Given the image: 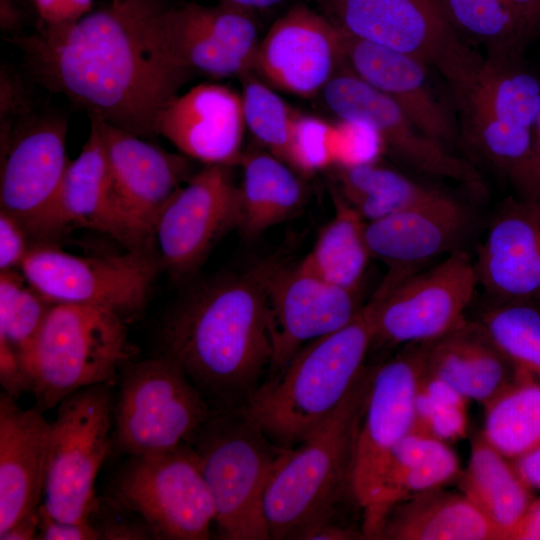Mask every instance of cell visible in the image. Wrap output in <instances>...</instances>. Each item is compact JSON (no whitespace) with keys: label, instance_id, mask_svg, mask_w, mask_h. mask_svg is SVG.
<instances>
[{"label":"cell","instance_id":"obj_1","mask_svg":"<svg viewBox=\"0 0 540 540\" xmlns=\"http://www.w3.org/2000/svg\"><path fill=\"white\" fill-rule=\"evenodd\" d=\"M160 0H113L75 22L15 38L32 76L97 117L142 138L191 76L165 62L148 27Z\"/></svg>","mask_w":540,"mask_h":540},{"label":"cell","instance_id":"obj_2","mask_svg":"<svg viewBox=\"0 0 540 540\" xmlns=\"http://www.w3.org/2000/svg\"><path fill=\"white\" fill-rule=\"evenodd\" d=\"M174 361L214 411L245 407L269 371L272 318L257 267L217 278L178 303L160 327Z\"/></svg>","mask_w":540,"mask_h":540},{"label":"cell","instance_id":"obj_3","mask_svg":"<svg viewBox=\"0 0 540 540\" xmlns=\"http://www.w3.org/2000/svg\"><path fill=\"white\" fill-rule=\"evenodd\" d=\"M372 377L373 365H365L330 415L278 456L264 494L271 539H310L320 527L336 523L332 519L347 497L356 501V448Z\"/></svg>","mask_w":540,"mask_h":540},{"label":"cell","instance_id":"obj_4","mask_svg":"<svg viewBox=\"0 0 540 540\" xmlns=\"http://www.w3.org/2000/svg\"><path fill=\"white\" fill-rule=\"evenodd\" d=\"M374 341L369 302L343 328L302 346L262 381L245 408L279 448L304 441L338 406Z\"/></svg>","mask_w":540,"mask_h":540},{"label":"cell","instance_id":"obj_5","mask_svg":"<svg viewBox=\"0 0 540 540\" xmlns=\"http://www.w3.org/2000/svg\"><path fill=\"white\" fill-rule=\"evenodd\" d=\"M134 353L118 313L53 304L23 361L35 406L45 412L75 391L113 382Z\"/></svg>","mask_w":540,"mask_h":540},{"label":"cell","instance_id":"obj_6","mask_svg":"<svg viewBox=\"0 0 540 540\" xmlns=\"http://www.w3.org/2000/svg\"><path fill=\"white\" fill-rule=\"evenodd\" d=\"M190 445L213 499L219 538L271 539L264 494L284 449L267 437L245 407L214 411Z\"/></svg>","mask_w":540,"mask_h":540},{"label":"cell","instance_id":"obj_7","mask_svg":"<svg viewBox=\"0 0 540 540\" xmlns=\"http://www.w3.org/2000/svg\"><path fill=\"white\" fill-rule=\"evenodd\" d=\"M327 17L352 37L434 68L460 109L484 58L456 30L442 0H320Z\"/></svg>","mask_w":540,"mask_h":540},{"label":"cell","instance_id":"obj_8","mask_svg":"<svg viewBox=\"0 0 540 540\" xmlns=\"http://www.w3.org/2000/svg\"><path fill=\"white\" fill-rule=\"evenodd\" d=\"M112 448L121 454L160 452L192 444L214 413L181 368L159 354L119 371Z\"/></svg>","mask_w":540,"mask_h":540},{"label":"cell","instance_id":"obj_9","mask_svg":"<svg viewBox=\"0 0 540 540\" xmlns=\"http://www.w3.org/2000/svg\"><path fill=\"white\" fill-rule=\"evenodd\" d=\"M112 382L82 388L65 397L50 422L44 502L54 518L88 521L97 473L112 448Z\"/></svg>","mask_w":540,"mask_h":540},{"label":"cell","instance_id":"obj_10","mask_svg":"<svg viewBox=\"0 0 540 540\" xmlns=\"http://www.w3.org/2000/svg\"><path fill=\"white\" fill-rule=\"evenodd\" d=\"M110 496L136 512L158 540H207L215 521L211 493L190 444L129 455Z\"/></svg>","mask_w":540,"mask_h":540},{"label":"cell","instance_id":"obj_11","mask_svg":"<svg viewBox=\"0 0 540 540\" xmlns=\"http://www.w3.org/2000/svg\"><path fill=\"white\" fill-rule=\"evenodd\" d=\"M161 264L156 251L78 256L59 244H33L19 270L53 304L112 310L125 320L145 306Z\"/></svg>","mask_w":540,"mask_h":540},{"label":"cell","instance_id":"obj_12","mask_svg":"<svg viewBox=\"0 0 540 540\" xmlns=\"http://www.w3.org/2000/svg\"><path fill=\"white\" fill-rule=\"evenodd\" d=\"M478 285L474 262L463 248L429 270L392 285L382 282L369 301L373 344L408 345L439 338L467 317Z\"/></svg>","mask_w":540,"mask_h":540},{"label":"cell","instance_id":"obj_13","mask_svg":"<svg viewBox=\"0 0 540 540\" xmlns=\"http://www.w3.org/2000/svg\"><path fill=\"white\" fill-rule=\"evenodd\" d=\"M148 33L154 51L190 76H243L252 71L259 44L252 14L222 3L176 7L162 3Z\"/></svg>","mask_w":540,"mask_h":540},{"label":"cell","instance_id":"obj_14","mask_svg":"<svg viewBox=\"0 0 540 540\" xmlns=\"http://www.w3.org/2000/svg\"><path fill=\"white\" fill-rule=\"evenodd\" d=\"M231 168L206 165L163 207L155 225L154 243L161 268L171 279L189 278L215 243L239 226L241 193Z\"/></svg>","mask_w":540,"mask_h":540},{"label":"cell","instance_id":"obj_15","mask_svg":"<svg viewBox=\"0 0 540 540\" xmlns=\"http://www.w3.org/2000/svg\"><path fill=\"white\" fill-rule=\"evenodd\" d=\"M328 109L339 119L370 127L398 160L416 172L455 181L484 195V179L474 164L425 135L401 108L346 65L323 89Z\"/></svg>","mask_w":540,"mask_h":540},{"label":"cell","instance_id":"obj_16","mask_svg":"<svg viewBox=\"0 0 540 540\" xmlns=\"http://www.w3.org/2000/svg\"><path fill=\"white\" fill-rule=\"evenodd\" d=\"M257 268L272 318L271 375L306 343L343 328L362 308L357 291L327 281L303 260L294 266L264 262Z\"/></svg>","mask_w":540,"mask_h":540},{"label":"cell","instance_id":"obj_17","mask_svg":"<svg viewBox=\"0 0 540 540\" xmlns=\"http://www.w3.org/2000/svg\"><path fill=\"white\" fill-rule=\"evenodd\" d=\"M76 159L70 160L55 197L27 228L33 244H58L73 227L106 234L126 250L156 251L121 211L111 188L104 145L97 122Z\"/></svg>","mask_w":540,"mask_h":540},{"label":"cell","instance_id":"obj_18","mask_svg":"<svg viewBox=\"0 0 540 540\" xmlns=\"http://www.w3.org/2000/svg\"><path fill=\"white\" fill-rule=\"evenodd\" d=\"M422 365V343L405 345L391 359L373 365L353 474L354 496L362 509L372 502L392 449L414 427V401Z\"/></svg>","mask_w":540,"mask_h":540},{"label":"cell","instance_id":"obj_19","mask_svg":"<svg viewBox=\"0 0 540 540\" xmlns=\"http://www.w3.org/2000/svg\"><path fill=\"white\" fill-rule=\"evenodd\" d=\"M344 65L342 30L327 16L296 5L259 41L252 70L280 90L310 98Z\"/></svg>","mask_w":540,"mask_h":540},{"label":"cell","instance_id":"obj_20","mask_svg":"<svg viewBox=\"0 0 540 540\" xmlns=\"http://www.w3.org/2000/svg\"><path fill=\"white\" fill-rule=\"evenodd\" d=\"M68 123L30 114L1 134L0 210L27 228L56 195L70 160Z\"/></svg>","mask_w":540,"mask_h":540},{"label":"cell","instance_id":"obj_21","mask_svg":"<svg viewBox=\"0 0 540 540\" xmlns=\"http://www.w3.org/2000/svg\"><path fill=\"white\" fill-rule=\"evenodd\" d=\"M114 197L129 222L154 243L157 219L191 176L188 157L168 152L97 118ZM155 245V243H154Z\"/></svg>","mask_w":540,"mask_h":540},{"label":"cell","instance_id":"obj_22","mask_svg":"<svg viewBox=\"0 0 540 540\" xmlns=\"http://www.w3.org/2000/svg\"><path fill=\"white\" fill-rule=\"evenodd\" d=\"M474 266L487 298L540 306V200L505 199L477 248Z\"/></svg>","mask_w":540,"mask_h":540},{"label":"cell","instance_id":"obj_23","mask_svg":"<svg viewBox=\"0 0 540 540\" xmlns=\"http://www.w3.org/2000/svg\"><path fill=\"white\" fill-rule=\"evenodd\" d=\"M473 214L456 197H441L377 220L366 222L372 257L388 266L385 279L397 283L442 254L461 248L471 230Z\"/></svg>","mask_w":540,"mask_h":540},{"label":"cell","instance_id":"obj_24","mask_svg":"<svg viewBox=\"0 0 540 540\" xmlns=\"http://www.w3.org/2000/svg\"><path fill=\"white\" fill-rule=\"evenodd\" d=\"M245 128L241 94L222 84L201 83L164 107L156 134L186 157L232 167L244 155Z\"/></svg>","mask_w":540,"mask_h":540},{"label":"cell","instance_id":"obj_25","mask_svg":"<svg viewBox=\"0 0 540 540\" xmlns=\"http://www.w3.org/2000/svg\"><path fill=\"white\" fill-rule=\"evenodd\" d=\"M342 32L345 65L355 75L394 101L431 139L448 149L460 141L455 116L431 85L425 64Z\"/></svg>","mask_w":540,"mask_h":540},{"label":"cell","instance_id":"obj_26","mask_svg":"<svg viewBox=\"0 0 540 540\" xmlns=\"http://www.w3.org/2000/svg\"><path fill=\"white\" fill-rule=\"evenodd\" d=\"M43 413L0 395V534L41 505L50 432Z\"/></svg>","mask_w":540,"mask_h":540},{"label":"cell","instance_id":"obj_27","mask_svg":"<svg viewBox=\"0 0 540 540\" xmlns=\"http://www.w3.org/2000/svg\"><path fill=\"white\" fill-rule=\"evenodd\" d=\"M423 367L483 406L518 378L520 369L483 325L468 316L439 338L422 343Z\"/></svg>","mask_w":540,"mask_h":540},{"label":"cell","instance_id":"obj_28","mask_svg":"<svg viewBox=\"0 0 540 540\" xmlns=\"http://www.w3.org/2000/svg\"><path fill=\"white\" fill-rule=\"evenodd\" d=\"M367 539L499 540V533L461 491L439 487L390 505Z\"/></svg>","mask_w":540,"mask_h":540},{"label":"cell","instance_id":"obj_29","mask_svg":"<svg viewBox=\"0 0 540 540\" xmlns=\"http://www.w3.org/2000/svg\"><path fill=\"white\" fill-rule=\"evenodd\" d=\"M461 472L458 457L448 443L415 430L409 432L392 449L375 496L363 509L365 537L390 505L446 487L457 481Z\"/></svg>","mask_w":540,"mask_h":540},{"label":"cell","instance_id":"obj_30","mask_svg":"<svg viewBox=\"0 0 540 540\" xmlns=\"http://www.w3.org/2000/svg\"><path fill=\"white\" fill-rule=\"evenodd\" d=\"M461 491L497 529L499 540L516 524L534 499L511 460L477 435L458 480Z\"/></svg>","mask_w":540,"mask_h":540},{"label":"cell","instance_id":"obj_31","mask_svg":"<svg viewBox=\"0 0 540 540\" xmlns=\"http://www.w3.org/2000/svg\"><path fill=\"white\" fill-rule=\"evenodd\" d=\"M239 228L255 236L298 212L305 190L295 171L265 152L244 154Z\"/></svg>","mask_w":540,"mask_h":540},{"label":"cell","instance_id":"obj_32","mask_svg":"<svg viewBox=\"0 0 540 540\" xmlns=\"http://www.w3.org/2000/svg\"><path fill=\"white\" fill-rule=\"evenodd\" d=\"M339 193L366 221L433 201L446 192L375 162L337 167Z\"/></svg>","mask_w":540,"mask_h":540},{"label":"cell","instance_id":"obj_33","mask_svg":"<svg viewBox=\"0 0 540 540\" xmlns=\"http://www.w3.org/2000/svg\"><path fill=\"white\" fill-rule=\"evenodd\" d=\"M333 201L334 215L303 262L327 281L357 291L372 257L366 221L339 192H333Z\"/></svg>","mask_w":540,"mask_h":540},{"label":"cell","instance_id":"obj_34","mask_svg":"<svg viewBox=\"0 0 540 540\" xmlns=\"http://www.w3.org/2000/svg\"><path fill=\"white\" fill-rule=\"evenodd\" d=\"M521 58L488 56L461 111L474 107L530 129L540 114V80Z\"/></svg>","mask_w":540,"mask_h":540},{"label":"cell","instance_id":"obj_35","mask_svg":"<svg viewBox=\"0 0 540 540\" xmlns=\"http://www.w3.org/2000/svg\"><path fill=\"white\" fill-rule=\"evenodd\" d=\"M519 369L517 380L484 406L482 434L511 461L540 447V380Z\"/></svg>","mask_w":540,"mask_h":540},{"label":"cell","instance_id":"obj_36","mask_svg":"<svg viewBox=\"0 0 540 540\" xmlns=\"http://www.w3.org/2000/svg\"><path fill=\"white\" fill-rule=\"evenodd\" d=\"M449 19L466 40L488 56L521 58L534 35L511 0H442Z\"/></svg>","mask_w":540,"mask_h":540},{"label":"cell","instance_id":"obj_37","mask_svg":"<svg viewBox=\"0 0 540 540\" xmlns=\"http://www.w3.org/2000/svg\"><path fill=\"white\" fill-rule=\"evenodd\" d=\"M518 367L540 380V306L487 298L475 318Z\"/></svg>","mask_w":540,"mask_h":540},{"label":"cell","instance_id":"obj_38","mask_svg":"<svg viewBox=\"0 0 540 540\" xmlns=\"http://www.w3.org/2000/svg\"><path fill=\"white\" fill-rule=\"evenodd\" d=\"M462 138L469 152L508 179L530 153L533 129L505 122L478 108L461 111Z\"/></svg>","mask_w":540,"mask_h":540},{"label":"cell","instance_id":"obj_39","mask_svg":"<svg viewBox=\"0 0 540 540\" xmlns=\"http://www.w3.org/2000/svg\"><path fill=\"white\" fill-rule=\"evenodd\" d=\"M52 305L20 270L0 271V337L17 351L22 364Z\"/></svg>","mask_w":540,"mask_h":540},{"label":"cell","instance_id":"obj_40","mask_svg":"<svg viewBox=\"0 0 540 540\" xmlns=\"http://www.w3.org/2000/svg\"><path fill=\"white\" fill-rule=\"evenodd\" d=\"M241 77L246 128L270 154L286 163L297 112L251 72Z\"/></svg>","mask_w":540,"mask_h":540},{"label":"cell","instance_id":"obj_41","mask_svg":"<svg viewBox=\"0 0 540 540\" xmlns=\"http://www.w3.org/2000/svg\"><path fill=\"white\" fill-rule=\"evenodd\" d=\"M463 395L423 365L415 394V421L412 430L445 443L456 441L467 431V402Z\"/></svg>","mask_w":540,"mask_h":540},{"label":"cell","instance_id":"obj_42","mask_svg":"<svg viewBox=\"0 0 540 540\" xmlns=\"http://www.w3.org/2000/svg\"><path fill=\"white\" fill-rule=\"evenodd\" d=\"M344 145L343 121L296 113L286 164L295 172L311 175L340 164Z\"/></svg>","mask_w":540,"mask_h":540},{"label":"cell","instance_id":"obj_43","mask_svg":"<svg viewBox=\"0 0 540 540\" xmlns=\"http://www.w3.org/2000/svg\"><path fill=\"white\" fill-rule=\"evenodd\" d=\"M88 522L103 540L154 539L146 522L112 496L96 498Z\"/></svg>","mask_w":540,"mask_h":540},{"label":"cell","instance_id":"obj_44","mask_svg":"<svg viewBox=\"0 0 540 540\" xmlns=\"http://www.w3.org/2000/svg\"><path fill=\"white\" fill-rule=\"evenodd\" d=\"M32 247L23 224L0 210V271L19 270Z\"/></svg>","mask_w":540,"mask_h":540},{"label":"cell","instance_id":"obj_45","mask_svg":"<svg viewBox=\"0 0 540 540\" xmlns=\"http://www.w3.org/2000/svg\"><path fill=\"white\" fill-rule=\"evenodd\" d=\"M509 180L517 196L540 200V114L533 128L530 153Z\"/></svg>","mask_w":540,"mask_h":540},{"label":"cell","instance_id":"obj_46","mask_svg":"<svg viewBox=\"0 0 540 540\" xmlns=\"http://www.w3.org/2000/svg\"><path fill=\"white\" fill-rule=\"evenodd\" d=\"M39 540H96L98 533L88 521L71 522L52 517L41 504L38 508Z\"/></svg>","mask_w":540,"mask_h":540},{"label":"cell","instance_id":"obj_47","mask_svg":"<svg viewBox=\"0 0 540 540\" xmlns=\"http://www.w3.org/2000/svg\"><path fill=\"white\" fill-rule=\"evenodd\" d=\"M0 383L4 392L15 399L30 390L19 354L3 337H0Z\"/></svg>","mask_w":540,"mask_h":540},{"label":"cell","instance_id":"obj_48","mask_svg":"<svg viewBox=\"0 0 540 540\" xmlns=\"http://www.w3.org/2000/svg\"><path fill=\"white\" fill-rule=\"evenodd\" d=\"M44 25L69 24L89 12L93 0H32Z\"/></svg>","mask_w":540,"mask_h":540},{"label":"cell","instance_id":"obj_49","mask_svg":"<svg viewBox=\"0 0 540 540\" xmlns=\"http://www.w3.org/2000/svg\"><path fill=\"white\" fill-rule=\"evenodd\" d=\"M504 540H540V498L531 501Z\"/></svg>","mask_w":540,"mask_h":540},{"label":"cell","instance_id":"obj_50","mask_svg":"<svg viewBox=\"0 0 540 540\" xmlns=\"http://www.w3.org/2000/svg\"><path fill=\"white\" fill-rule=\"evenodd\" d=\"M516 471L532 489H540V447L512 461Z\"/></svg>","mask_w":540,"mask_h":540},{"label":"cell","instance_id":"obj_51","mask_svg":"<svg viewBox=\"0 0 540 540\" xmlns=\"http://www.w3.org/2000/svg\"><path fill=\"white\" fill-rule=\"evenodd\" d=\"M39 528L38 510L27 514L7 531L0 534L1 540H32L37 539Z\"/></svg>","mask_w":540,"mask_h":540},{"label":"cell","instance_id":"obj_52","mask_svg":"<svg viewBox=\"0 0 540 540\" xmlns=\"http://www.w3.org/2000/svg\"><path fill=\"white\" fill-rule=\"evenodd\" d=\"M535 34L540 30V0H511Z\"/></svg>","mask_w":540,"mask_h":540},{"label":"cell","instance_id":"obj_53","mask_svg":"<svg viewBox=\"0 0 540 540\" xmlns=\"http://www.w3.org/2000/svg\"><path fill=\"white\" fill-rule=\"evenodd\" d=\"M287 0H220V3L251 13L254 10L267 9Z\"/></svg>","mask_w":540,"mask_h":540},{"label":"cell","instance_id":"obj_54","mask_svg":"<svg viewBox=\"0 0 540 540\" xmlns=\"http://www.w3.org/2000/svg\"><path fill=\"white\" fill-rule=\"evenodd\" d=\"M19 22V13L11 0H1V27L12 30Z\"/></svg>","mask_w":540,"mask_h":540}]
</instances>
